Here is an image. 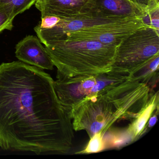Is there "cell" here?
I'll list each match as a JSON object with an SVG mask.
<instances>
[{
	"mask_svg": "<svg viewBox=\"0 0 159 159\" xmlns=\"http://www.w3.org/2000/svg\"><path fill=\"white\" fill-rule=\"evenodd\" d=\"M156 92L145 83L128 79L111 84L84 99L70 116L74 131L84 130L91 138L104 135L115 124L135 120L147 107Z\"/></svg>",
	"mask_w": 159,
	"mask_h": 159,
	"instance_id": "2",
	"label": "cell"
},
{
	"mask_svg": "<svg viewBox=\"0 0 159 159\" xmlns=\"http://www.w3.org/2000/svg\"><path fill=\"white\" fill-rule=\"evenodd\" d=\"M145 14L151 6L159 2V0H129Z\"/></svg>",
	"mask_w": 159,
	"mask_h": 159,
	"instance_id": "16",
	"label": "cell"
},
{
	"mask_svg": "<svg viewBox=\"0 0 159 159\" xmlns=\"http://www.w3.org/2000/svg\"><path fill=\"white\" fill-rule=\"evenodd\" d=\"M159 55V32L150 27L127 37L118 47L111 70L129 77Z\"/></svg>",
	"mask_w": 159,
	"mask_h": 159,
	"instance_id": "4",
	"label": "cell"
},
{
	"mask_svg": "<svg viewBox=\"0 0 159 159\" xmlns=\"http://www.w3.org/2000/svg\"><path fill=\"white\" fill-rule=\"evenodd\" d=\"M143 18L147 25L159 32V2L151 6Z\"/></svg>",
	"mask_w": 159,
	"mask_h": 159,
	"instance_id": "12",
	"label": "cell"
},
{
	"mask_svg": "<svg viewBox=\"0 0 159 159\" xmlns=\"http://www.w3.org/2000/svg\"><path fill=\"white\" fill-rule=\"evenodd\" d=\"M61 20L60 17L53 16H47L41 18V20L37 26L42 29H48L53 27Z\"/></svg>",
	"mask_w": 159,
	"mask_h": 159,
	"instance_id": "15",
	"label": "cell"
},
{
	"mask_svg": "<svg viewBox=\"0 0 159 159\" xmlns=\"http://www.w3.org/2000/svg\"><path fill=\"white\" fill-rule=\"evenodd\" d=\"M96 2L98 10L109 15L142 17L144 15L129 0H96Z\"/></svg>",
	"mask_w": 159,
	"mask_h": 159,
	"instance_id": "8",
	"label": "cell"
},
{
	"mask_svg": "<svg viewBox=\"0 0 159 159\" xmlns=\"http://www.w3.org/2000/svg\"><path fill=\"white\" fill-rule=\"evenodd\" d=\"M74 139L51 75L21 61L0 65V148L65 155Z\"/></svg>",
	"mask_w": 159,
	"mask_h": 159,
	"instance_id": "1",
	"label": "cell"
},
{
	"mask_svg": "<svg viewBox=\"0 0 159 159\" xmlns=\"http://www.w3.org/2000/svg\"><path fill=\"white\" fill-rule=\"evenodd\" d=\"M103 135L100 133H96L91 138L89 143L85 148L76 154L81 153H95L104 150Z\"/></svg>",
	"mask_w": 159,
	"mask_h": 159,
	"instance_id": "13",
	"label": "cell"
},
{
	"mask_svg": "<svg viewBox=\"0 0 159 159\" xmlns=\"http://www.w3.org/2000/svg\"><path fill=\"white\" fill-rule=\"evenodd\" d=\"M159 109V92L152 97L148 106L140 115L125 128L132 139V142L137 140L147 130V125L152 113Z\"/></svg>",
	"mask_w": 159,
	"mask_h": 159,
	"instance_id": "9",
	"label": "cell"
},
{
	"mask_svg": "<svg viewBox=\"0 0 159 159\" xmlns=\"http://www.w3.org/2000/svg\"><path fill=\"white\" fill-rule=\"evenodd\" d=\"M16 57L21 62L42 70H53L54 65L45 47L37 37L29 35L16 46Z\"/></svg>",
	"mask_w": 159,
	"mask_h": 159,
	"instance_id": "7",
	"label": "cell"
},
{
	"mask_svg": "<svg viewBox=\"0 0 159 159\" xmlns=\"http://www.w3.org/2000/svg\"><path fill=\"white\" fill-rule=\"evenodd\" d=\"M128 78V76L111 70L83 78L57 79L54 81V87L62 107L70 116L72 109L84 99Z\"/></svg>",
	"mask_w": 159,
	"mask_h": 159,
	"instance_id": "5",
	"label": "cell"
},
{
	"mask_svg": "<svg viewBox=\"0 0 159 159\" xmlns=\"http://www.w3.org/2000/svg\"><path fill=\"white\" fill-rule=\"evenodd\" d=\"M159 55L155 57L147 65L129 76V78L148 84L151 88L152 83L158 79Z\"/></svg>",
	"mask_w": 159,
	"mask_h": 159,
	"instance_id": "10",
	"label": "cell"
},
{
	"mask_svg": "<svg viewBox=\"0 0 159 159\" xmlns=\"http://www.w3.org/2000/svg\"><path fill=\"white\" fill-rule=\"evenodd\" d=\"M35 5L41 18L47 16L68 18L97 9L96 0H37Z\"/></svg>",
	"mask_w": 159,
	"mask_h": 159,
	"instance_id": "6",
	"label": "cell"
},
{
	"mask_svg": "<svg viewBox=\"0 0 159 159\" xmlns=\"http://www.w3.org/2000/svg\"><path fill=\"white\" fill-rule=\"evenodd\" d=\"M159 113V111H157L156 112L154 113V115L152 116H151L150 118L149 119L148 121L147 125V129L148 128H151L154 125L156 124L157 121V115Z\"/></svg>",
	"mask_w": 159,
	"mask_h": 159,
	"instance_id": "17",
	"label": "cell"
},
{
	"mask_svg": "<svg viewBox=\"0 0 159 159\" xmlns=\"http://www.w3.org/2000/svg\"><path fill=\"white\" fill-rule=\"evenodd\" d=\"M37 0H0V8L9 10L16 16L30 9Z\"/></svg>",
	"mask_w": 159,
	"mask_h": 159,
	"instance_id": "11",
	"label": "cell"
},
{
	"mask_svg": "<svg viewBox=\"0 0 159 159\" xmlns=\"http://www.w3.org/2000/svg\"><path fill=\"white\" fill-rule=\"evenodd\" d=\"M15 18V16L9 10L0 8V33L4 30H12Z\"/></svg>",
	"mask_w": 159,
	"mask_h": 159,
	"instance_id": "14",
	"label": "cell"
},
{
	"mask_svg": "<svg viewBox=\"0 0 159 159\" xmlns=\"http://www.w3.org/2000/svg\"><path fill=\"white\" fill-rule=\"evenodd\" d=\"M119 46L94 41L63 40L45 49L57 69V79H73L110 71Z\"/></svg>",
	"mask_w": 159,
	"mask_h": 159,
	"instance_id": "3",
	"label": "cell"
}]
</instances>
